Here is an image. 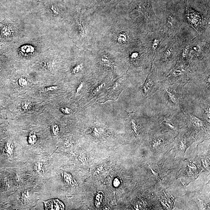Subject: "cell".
Instances as JSON below:
<instances>
[{"label":"cell","mask_w":210,"mask_h":210,"mask_svg":"<svg viewBox=\"0 0 210 210\" xmlns=\"http://www.w3.org/2000/svg\"><path fill=\"white\" fill-rule=\"evenodd\" d=\"M46 210H64V204L58 199L50 200L44 202Z\"/></svg>","instance_id":"cell-13"},{"label":"cell","mask_w":210,"mask_h":210,"mask_svg":"<svg viewBox=\"0 0 210 210\" xmlns=\"http://www.w3.org/2000/svg\"><path fill=\"white\" fill-rule=\"evenodd\" d=\"M23 30L17 23L8 19L0 22V42L5 44L23 36Z\"/></svg>","instance_id":"cell-8"},{"label":"cell","mask_w":210,"mask_h":210,"mask_svg":"<svg viewBox=\"0 0 210 210\" xmlns=\"http://www.w3.org/2000/svg\"><path fill=\"white\" fill-rule=\"evenodd\" d=\"M50 48L49 39L46 36L32 37L23 36L13 41L2 44L0 48V53L14 56L21 59H30L40 57Z\"/></svg>","instance_id":"cell-2"},{"label":"cell","mask_w":210,"mask_h":210,"mask_svg":"<svg viewBox=\"0 0 210 210\" xmlns=\"http://www.w3.org/2000/svg\"><path fill=\"white\" fill-rule=\"evenodd\" d=\"M61 112L65 114H70L72 113V110L66 107H62L60 108Z\"/></svg>","instance_id":"cell-19"},{"label":"cell","mask_w":210,"mask_h":210,"mask_svg":"<svg viewBox=\"0 0 210 210\" xmlns=\"http://www.w3.org/2000/svg\"><path fill=\"white\" fill-rule=\"evenodd\" d=\"M160 86V81L158 79L157 69L152 62L146 81L140 86L139 90L143 96L148 98L155 94Z\"/></svg>","instance_id":"cell-9"},{"label":"cell","mask_w":210,"mask_h":210,"mask_svg":"<svg viewBox=\"0 0 210 210\" xmlns=\"http://www.w3.org/2000/svg\"><path fill=\"white\" fill-rule=\"evenodd\" d=\"M193 73L186 67L176 62L170 73L160 81L182 87L191 82Z\"/></svg>","instance_id":"cell-7"},{"label":"cell","mask_w":210,"mask_h":210,"mask_svg":"<svg viewBox=\"0 0 210 210\" xmlns=\"http://www.w3.org/2000/svg\"><path fill=\"white\" fill-rule=\"evenodd\" d=\"M83 87V83H81V84H80V85L79 86V87H78L77 88V90H76V93H77V94H78V93L80 92V91H81V90Z\"/></svg>","instance_id":"cell-26"},{"label":"cell","mask_w":210,"mask_h":210,"mask_svg":"<svg viewBox=\"0 0 210 210\" xmlns=\"http://www.w3.org/2000/svg\"><path fill=\"white\" fill-rule=\"evenodd\" d=\"M22 199L23 201H27L29 198V192L28 191H25L22 193Z\"/></svg>","instance_id":"cell-23"},{"label":"cell","mask_w":210,"mask_h":210,"mask_svg":"<svg viewBox=\"0 0 210 210\" xmlns=\"http://www.w3.org/2000/svg\"><path fill=\"white\" fill-rule=\"evenodd\" d=\"M18 83H19V85L22 87H26L28 84V81L27 80L23 77L19 78L18 80Z\"/></svg>","instance_id":"cell-17"},{"label":"cell","mask_w":210,"mask_h":210,"mask_svg":"<svg viewBox=\"0 0 210 210\" xmlns=\"http://www.w3.org/2000/svg\"><path fill=\"white\" fill-rule=\"evenodd\" d=\"M51 130H52L53 134L54 136H56L58 134V132H59V128H58L57 126L54 125V126H52V128H51Z\"/></svg>","instance_id":"cell-22"},{"label":"cell","mask_w":210,"mask_h":210,"mask_svg":"<svg viewBox=\"0 0 210 210\" xmlns=\"http://www.w3.org/2000/svg\"><path fill=\"white\" fill-rule=\"evenodd\" d=\"M176 115H171L168 116L166 115L160 117L159 121L160 123L163 127L173 131L177 130V117Z\"/></svg>","instance_id":"cell-11"},{"label":"cell","mask_w":210,"mask_h":210,"mask_svg":"<svg viewBox=\"0 0 210 210\" xmlns=\"http://www.w3.org/2000/svg\"><path fill=\"white\" fill-rule=\"evenodd\" d=\"M184 12H178L167 11L163 14L162 16H158L161 23L160 30L169 37H174L177 35L182 27L186 23Z\"/></svg>","instance_id":"cell-4"},{"label":"cell","mask_w":210,"mask_h":210,"mask_svg":"<svg viewBox=\"0 0 210 210\" xmlns=\"http://www.w3.org/2000/svg\"><path fill=\"white\" fill-rule=\"evenodd\" d=\"M81 65H77V66L75 67H74L73 70H72V73L74 74H77L81 69Z\"/></svg>","instance_id":"cell-24"},{"label":"cell","mask_w":210,"mask_h":210,"mask_svg":"<svg viewBox=\"0 0 210 210\" xmlns=\"http://www.w3.org/2000/svg\"><path fill=\"white\" fill-rule=\"evenodd\" d=\"M43 169V166L40 163H37L34 166V170L36 172H42Z\"/></svg>","instance_id":"cell-21"},{"label":"cell","mask_w":210,"mask_h":210,"mask_svg":"<svg viewBox=\"0 0 210 210\" xmlns=\"http://www.w3.org/2000/svg\"><path fill=\"white\" fill-rule=\"evenodd\" d=\"M14 146L13 143L11 140H9L5 144V154L9 157H12L13 155Z\"/></svg>","instance_id":"cell-14"},{"label":"cell","mask_w":210,"mask_h":210,"mask_svg":"<svg viewBox=\"0 0 210 210\" xmlns=\"http://www.w3.org/2000/svg\"><path fill=\"white\" fill-rule=\"evenodd\" d=\"M128 78L127 74H126L123 77L119 79L114 84L113 87L110 90L108 96L111 98L114 97L115 95V97L117 96L116 95L120 93L122 90L127 86L128 84Z\"/></svg>","instance_id":"cell-12"},{"label":"cell","mask_w":210,"mask_h":210,"mask_svg":"<svg viewBox=\"0 0 210 210\" xmlns=\"http://www.w3.org/2000/svg\"><path fill=\"white\" fill-rule=\"evenodd\" d=\"M58 89V86H51L45 88L44 90L45 91H53L57 90Z\"/></svg>","instance_id":"cell-20"},{"label":"cell","mask_w":210,"mask_h":210,"mask_svg":"<svg viewBox=\"0 0 210 210\" xmlns=\"http://www.w3.org/2000/svg\"><path fill=\"white\" fill-rule=\"evenodd\" d=\"M144 34V47L152 63L155 56L165 45L169 37L161 30Z\"/></svg>","instance_id":"cell-5"},{"label":"cell","mask_w":210,"mask_h":210,"mask_svg":"<svg viewBox=\"0 0 210 210\" xmlns=\"http://www.w3.org/2000/svg\"><path fill=\"white\" fill-rule=\"evenodd\" d=\"M129 36L127 33L124 32L120 33L118 37V41L121 43H126L129 39Z\"/></svg>","instance_id":"cell-15"},{"label":"cell","mask_w":210,"mask_h":210,"mask_svg":"<svg viewBox=\"0 0 210 210\" xmlns=\"http://www.w3.org/2000/svg\"><path fill=\"white\" fill-rule=\"evenodd\" d=\"M21 106L23 110L27 111L31 108V105L30 103L28 102L24 101L22 103Z\"/></svg>","instance_id":"cell-18"},{"label":"cell","mask_w":210,"mask_h":210,"mask_svg":"<svg viewBox=\"0 0 210 210\" xmlns=\"http://www.w3.org/2000/svg\"><path fill=\"white\" fill-rule=\"evenodd\" d=\"M37 138L35 133L34 132H31L29 134L28 138V142L31 145H34L36 143Z\"/></svg>","instance_id":"cell-16"},{"label":"cell","mask_w":210,"mask_h":210,"mask_svg":"<svg viewBox=\"0 0 210 210\" xmlns=\"http://www.w3.org/2000/svg\"><path fill=\"white\" fill-rule=\"evenodd\" d=\"M160 86L167 96L169 104L174 106L179 105L181 95L178 91V88L179 86L174 84H169L160 81Z\"/></svg>","instance_id":"cell-10"},{"label":"cell","mask_w":210,"mask_h":210,"mask_svg":"<svg viewBox=\"0 0 210 210\" xmlns=\"http://www.w3.org/2000/svg\"><path fill=\"white\" fill-rule=\"evenodd\" d=\"M210 27L205 33L182 43L177 62L192 73H202L210 69Z\"/></svg>","instance_id":"cell-1"},{"label":"cell","mask_w":210,"mask_h":210,"mask_svg":"<svg viewBox=\"0 0 210 210\" xmlns=\"http://www.w3.org/2000/svg\"><path fill=\"white\" fill-rule=\"evenodd\" d=\"M185 5L184 16L186 23L198 34H204L210 27V18L190 7L187 1H186Z\"/></svg>","instance_id":"cell-6"},{"label":"cell","mask_w":210,"mask_h":210,"mask_svg":"<svg viewBox=\"0 0 210 210\" xmlns=\"http://www.w3.org/2000/svg\"><path fill=\"white\" fill-rule=\"evenodd\" d=\"M183 41L177 36L168 38L165 45L155 56L153 61L157 74H162L166 77L170 73L176 64Z\"/></svg>","instance_id":"cell-3"},{"label":"cell","mask_w":210,"mask_h":210,"mask_svg":"<svg viewBox=\"0 0 210 210\" xmlns=\"http://www.w3.org/2000/svg\"><path fill=\"white\" fill-rule=\"evenodd\" d=\"M104 86H105V84L104 83H102V84L100 85V86H98V87H97L94 90V93L97 92L99 91L100 90H101V89H102Z\"/></svg>","instance_id":"cell-25"}]
</instances>
